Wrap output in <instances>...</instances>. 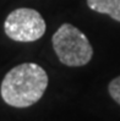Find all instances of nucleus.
<instances>
[{
  "mask_svg": "<svg viewBox=\"0 0 120 121\" xmlns=\"http://www.w3.org/2000/svg\"><path fill=\"white\" fill-rule=\"evenodd\" d=\"M91 10L99 13H107L113 20L120 22V0H87Z\"/></svg>",
  "mask_w": 120,
  "mask_h": 121,
  "instance_id": "4",
  "label": "nucleus"
},
{
  "mask_svg": "<svg viewBox=\"0 0 120 121\" xmlns=\"http://www.w3.org/2000/svg\"><path fill=\"white\" fill-rule=\"evenodd\" d=\"M47 87L45 70L34 62H25L5 75L0 93L6 104L13 108H28L43 97Z\"/></svg>",
  "mask_w": 120,
  "mask_h": 121,
  "instance_id": "1",
  "label": "nucleus"
},
{
  "mask_svg": "<svg viewBox=\"0 0 120 121\" xmlns=\"http://www.w3.org/2000/svg\"><path fill=\"white\" fill-rule=\"evenodd\" d=\"M108 91H109L110 97L114 99V102H116L120 105V76L111 80V82L109 83Z\"/></svg>",
  "mask_w": 120,
  "mask_h": 121,
  "instance_id": "5",
  "label": "nucleus"
},
{
  "mask_svg": "<svg viewBox=\"0 0 120 121\" xmlns=\"http://www.w3.org/2000/svg\"><path fill=\"white\" fill-rule=\"evenodd\" d=\"M45 21L40 13L27 8L13 10L4 22L6 35L16 42L38 40L45 33Z\"/></svg>",
  "mask_w": 120,
  "mask_h": 121,
  "instance_id": "3",
  "label": "nucleus"
},
{
  "mask_svg": "<svg viewBox=\"0 0 120 121\" xmlns=\"http://www.w3.org/2000/svg\"><path fill=\"white\" fill-rule=\"evenodd\" d=\"M52 42L56 56L66 66H84L93 56V48L88 38L70 23L61 25Z\"/></svg>",
  "mask_w": 120,
  "mask_h": 121,
  "instance_id": "2",
  "label": "nucleus"
}]
</instances>
